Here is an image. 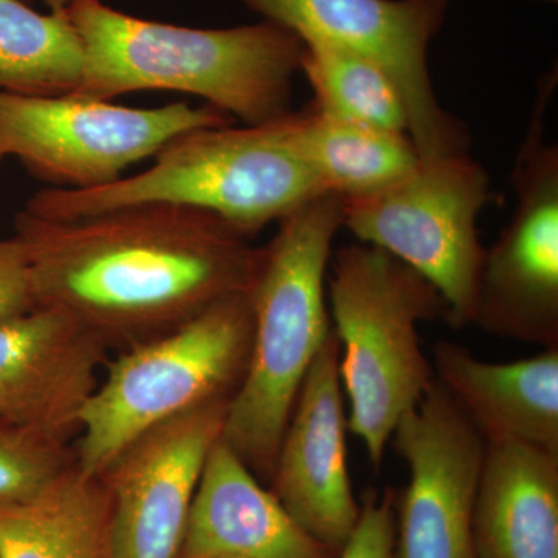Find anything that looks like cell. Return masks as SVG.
Segmentation results:
<instances>
[{
	"instance_id": "19",
	"label": "cell",
	"mask_w": 558,
	"mask_h": 558,
	"mask_svg": "<svg viewBox=\"0 0 558 558\" xmlns=\"http://www.w3.org/2000/svg\"><path fill=\"white\" fill-rule=\"evenodd\" d=\"M293 142L325 193L341 199L376 193L421 163L407 132L333 119L314 106L289 112Z\"/></svg>"
},
{
	"instance_id": "25",
	"label": "cell",
	"mask_w": 558,
	"mask_h": 558,
	"mask_svg": "<svg viewBox=\"0 0 558 558\" xmlns=\"http://www.w3.org/2000/svg\"><path fill=\"white\" fill-rule=\"evenodd\" d=\"M435 2H438L440 5L447 7V9H449L451 0H435ZM546 2H557V0H546Z\"/></svg>"
},
{
	"instance_id": "22",
	"label": "cell",
	"mask_w": 558,
	"mask_h": 558,
	"mask_svg": "<svg viewBox=\"0 0 558 558\" xmlns=\"http://www.w3.org/2000/svg\"><path fill=\"white\" fill-rule=\"evenodd\" d=\"M75 461L70 440L0 422V502L27 501Z\"/></svg>"
},
{
	"instance_id": "21",
	"label": "cell",
	"mask_w": 558,
	"mask_h": 558,
	"mask_svg": "<svg viewBox=\"0 0 558 558\" xmlns=\"http://www.w3.org/2000/svg\"><path fill=\"white\" fill-rule=\"evenodd\" d=\"M300 72L310 81L315 95L312 106L319 112L409 134V116L398 87L373 62L325 44H304Z\"/></svg>"
},
{
	"instance_id": "8",
	"label": "cell",
	"mask_w": 558,
	"mask_h": 558,
	"mask_svg": "<svg viewBox=\"0 0 558 558\" xmlns=\"http://www.w3.org/2000/svg\"><path fill=\"white\" fill-rule=\"evenodd\" d=\"M209 105L128 108L69 94L28 97L0 90V156H14L51 189L95 190L199 128L233 124Z\"/></svg>"
},
{
	"instance_id": "15",
	"label": "cell",
	"mask_w": 558,
	"mask_h": 558,
	"mask_svg": "<svg viewBox=\"0 0 558 558\" xmlns=\"http://www.w3.org/2000/svg\"><path fill=\"white\" fill-rule=\"evenodd\" d=\"M179 558H339L290 515L219 439L191 506Z\"/></svg>"
},
{
	"instance_id": "14",
	"label": "cell",
	"mask_w": 558,
	"mask_h": 558,
	"mask_svg": "<svg viewBox=\"0 0 558 558\" xmlns=\"http://www.w3.org/2000/svg\"><path fill=\"white\" fill-rule=\"evenodd\" d=\"M108 351L89 330L47 307L0 322V422L72 440Z\"/></svg>"
},
{
	"instance_id": "6",
	"label": "cell",
	"mask_w": 558,
	"mask_h": 558,
	"mask_svg": "<svg viewBox=\"0 0 558 558\" xmlns=\"http://www.w3.org/2000/svg\"><path fill=\"white\" fill-rule=\"evenodd\" d=\"M253 341L248 292L227 296L178 329L121 351L80 418L76 465L101 476L121 451L161 422L231 400Z\"/></svg>"
},
{
	"instance_id": "10",
	"label": "cell",
	"mask_w": 558,
	"mask_h": 558,
	"mask_svg": "<svg viewBox=\"0 0 558 558\" xmlns=\"http://www.w3.org/2000/svg\"><path fill=\"white\" fill-rule=\"evenodd\" d=\"M264 21L373 62L398 87L409 135L422 160L468 153L464 123L439 105L428 69L429 40L447 7L435 0H240Z\"/></svg>"
},
{
	"instance_id": "5",
	"label": "cell",
	"mask_w": 558,
	"mask_h": 558,
	"mask_svg": "<svg viewBox=\"0 0 558 558\" xmlns=\"http://www.w3.org/2000/svg\"><path fill=\"white\" fill-rule=\"evenodd\" d=\"M329 266L348 429L379 469L400 417L435 380L418 325L446 319L447 306L427 279L374 245H344L332 253Z\"/></svg>"
},
{
	"instance_id": "4",
	"label": "cell",
	"mask_w": 558,
	"mask_h": 558,
	"mask_svg": "<svg viewBox=\"0 0 558 558\" xmlns=\"http://www.w3.org/2000/svg\"><path fill=\"white\" fill-rule=\"evenodd\" d=\"M319 194L325 191L296 149L288 112L252 126L185 132L140 174L102 189L40 190L24 209L38 218L64 220L168 202L213 213L250 240Z\"/></svg>"
},
{
	"instance_id": "16",
	"label": "cell",
	"mask_w": 558,
	"mask_h": 558,
	"mask_svg": "<svg viewBox=\"0 0 558 558\" xmlns=\"http://www.w3.org/2000/svg\"><path fill=\"white\" fill-rule=\"evenodd\" d=\"M432 366L440 387L487 442L513 440L558 453V348L488 363L468 347L439 341Z\"/></svg>"
},
{
	"instance_id": "7",
	"label": "cell",
	"mask_w": 558,
	"mask_h": 558,
	"mask_svg": "<svg viewBox=\"0 0 558 558\" xmlns=\"http://www.w3.org/2000/svg\"><path fill=\"white\" fill-rule=\"evenodd\" d=\"M492 199L490 178L468 153L421 160L405 178L343 199V227L427 279L451 328L472 325L486 247L476 220Z\"/></svg>"
},
{
	"instance_id": "26",
	"label": "cell",
	"mask_w": 558,
	"mask_h": 558,
	"mask_svg": "<svg viewBox=\"0 0 558 558\" xmlns=\"http://www.w3.org/2000/svg\"><path fill=\"white\" fill-rule=\"evenodd\" d=\"M21 2H25V3H27V2H28V0H21Z\"/></svg>"
},
{
	"instance_id": "23",
	"label": "cell",
	"mask_w": 558,
	"mask_h": 558,
	"mask_svg": "<svg viewBox=\"0 0 558 558\" xmlns=\"http://www.w3.org/2000/svg\"><path fill=\"white\" fill-rule=\"evenodd\" d=\"M357 526L340 550L339 558H395L396 494L371 490L360 505Z\"/></svg>"
},
{
	"instance_id": "24",
	"label": "cell",
	"mask_w": 558,
	"mask_h": 558,
	"mask_svg": "<svg viewBox=\"0 0 558 558\" xmlns=\"http://www.w3.org/2000/svg\"><path fill=\"white\" fill-rule=\"evenodd\" d=\"M31 269L20 241L0 236V322L35 310Z\"/></svg>"
},
{
	"instance_id": "18",
	"label": "cell",
	"mask_w": 558,
	"mask_h": 558,
	"mask_svg": "<svg viewBox=\"0 0 558 558\" xmlns=\"http://www.w3.org/2000/svg\"><path fill=\"white\" fill-rule=\"evenodd\" d=\"M0 558H112L101 476L75 461L27 501L0 502Z\"/></svg>"
},
{
	"instance_id": "1",
	"label": "cell",
	"mask_w": 558,
	"mask_h": 558,
	"mask_svg": "<svg viewBox=\"0 0 558 558\" xmlns=\"http://www.w3.org/2000/svg\"><path fill=\"white\" fill-rule=\"evenodd\" d=\"M13 236L27 256L36 307L68 315L121 351L248 292L259 258L226 220L168 202L64 220L21 209Z\"/></svg>"
},
{
	"instance_id": "9",
	"label": "cell",
	"mask_w": 558,
	"mask_h": 558,
	"mask_svg": "<svg viewBox=\"0 0 558 558\" xmlns=\"http://www.w3.org/2000/svg\"><path fill=\"white\" fill-rule=\"evenodd\" d=\"M557 73L539 83L510 183L515 211L486 248L472 325L501 339L558 347V148L545 137Z\"/></svg>"
},
{
	"instance_id": "2",
	"label": "cell",
	"mask_w": 558,
	"mask_h": 558,
	"mask_svg": "<svg viewBox=\"0 0 558 558\" xmlns=\"http://www.w3.org/2000/svg\"><path fill=\"white\" fill-rule=\"evenodd\" d=\"M43 2L83 44L84 76L75 95L110 101L132 92H182L247 126L292 110L304 44L281 25L263 20L190 28L131 16L101 0Z\"/></svg>"
},
{
	"instance_id": "13",
	"label": "cell",
	"mask_w": 558,
	"mask_h": 558,
	"mask_svg": "<svg viewBox=\"0 0 558 558\" xmlns=\"http://www.w3.org/2000/svg\"><path fill=\"white\" fill-rule=\"evenodd\" d=\"M347 428L340 344L332 328L301 385L269 484L293 520L337 554L362 509L349 478Z\"/></svg>"
},
{
	"instance_id": "27",
	"label": "cell",
	"mask_w": 558,
	"mask_h": 558,
	"mask_svg": "<svg viewBox=\"0 0 558 558\" xmlns=\"http://www.w3.org/2000/svg\"><path fill=\"white\" fill-rule=\"evenodd\" d=\"M2 159H3V157H2V156H0V160H2Z\"/></svg>"
},
{
	"instance_id": "3",
	"label": "cell",
	"mask_w": 558,
	"mask_h": 558,
	"mask_svg": "<svg viewBox=\"0 0 558 558\" xmlns=\"http://www.w3.org/2000/svg\"><path fill=\"white\" fill-rule=\"evenodd\" d=\"M278 223L259 248L248 290L252 352L220 436L260 483L271 478L301 385L332 330L326 279L343 199L319 194Z\"/></svg>"
},
{
	"instance_id": "20",
	"label": "cell",
	"mask_w": 558,
	"mask_h": 558,
	"mask_svg": "<svg viewBox=\"0 0 558 558\" xmlns=\"http://www.w3.org/2000/svg\"><path fill=\"white\" fill-rule=\"evenodd\" d=\"M83 76V44L65 17L0 0V90L58 97L75 94Z\"/></svg>"
},
{
	"instance_id": "17",
	"label": "cell",
	"mask_w": 558,
	"mask_h": 558,
	"mask_svg": "<svg viewBox=\"0 0 558 558\" xmlns=\"http://www.w3.org/2000/svg\"><path fill=\"white\" fill-rule=\"evenodd\" d=\"M473 543L476 558H558V453L486 440Z\"/></svg>"
},
{
	"instance_id": "11",
	"label": "cell",
	"mask_w": 558,
	"mask_h": 558,
	"mask_svg": "<svg viewBox=\"0 0 558 558\" xmlns=\"http://www.w3.org/2000/svg\"><path fill=\"white\" fill-rule=\"evenodd\" d=\"M391 439L410 470L396 508L395 558H476L473 515L486 454L480 429L435 379Z\"/></svg>"
},
{
	"instance_id": "12",
	"label": "cell",
	"mask_w": 558,
	"mask_h": 558,
	"mask_svg": "<svg viewBox=\"0 0 558 558\" xmlns=\"http://www.w3.org/2000/svg\"><path fill=\"white\" fill-rule=\"evenodd\" d=\"M230 402L216 400L161 422L102 472L112 558H179L194 495Z\"/></svg>"
}]
</instances>
